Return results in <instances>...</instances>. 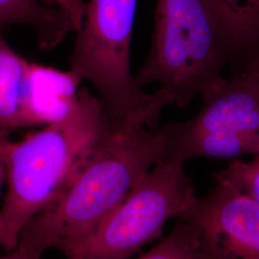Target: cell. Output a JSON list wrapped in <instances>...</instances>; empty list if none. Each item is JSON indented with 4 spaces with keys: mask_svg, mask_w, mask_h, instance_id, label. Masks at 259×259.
I'll use <instances>...</instances> for the list:
<instances>
[{
    "mask_svg": "<svg viewBox=\"0 0 259 259\" xmlns=\"http://www.w3.org/2000/svg\"><path fill=\"white\" fill-rule=\"evenodd\" d=\"M81 83L71 70L32 63L23 103L24 127L47 126L65 117L78 99Z\"/></svg>",
    "mask_w": 259,
    "mask_h": 259,
    "instance_id": "8",
    "label": "cell"
},
{
    "mask_svg": "<svg viewBox=\"0 0 259 259\" xmlns=\"http://www.w3.org/2000/svg\"><path fill=\"white\" fill-rule=\"evenodd\" d=\"M111 127L101 99L82 89L65 117L18 142H2L7 192L0 226L5 250H14L28 223L63 195Z\"/></svg>",
    "mask_w": 259,
    "mask_h": 259,
    "instance_id": "2",
    "label": "cell"
},
{
    "mask_svg": "<svg viewBox=\"0 0 259 259\" xmlns=\"http://www.w3.org/2000/svg\"><path fill=\"white\" fill-rule=\"evenodd\" d=\"M10 24L34 28L38 45L44 49L57 47L73 31L64 13L38 0H0V27Z\"/></svg>",
    "mask_w": 259,
    "mask_h": 259,
    "instance_id": "11",
    "label": "cell"
},
{
    "mask_svg": "<svg viewBox=\"0 0 259 259\" xmlns=\"http://www.w3.org/2000/svg\"><path fill=\"white\" fill-rule=\"evenodd\" d=\"M31 64L0 37V142L25 128L23 103Z\"/></svg>",
    "mask_w": 259,
    "mask_h": 259,
    "instance_id": "9",
    "label": "cell"
},
{
    "mask_svg": "<svg viewBox=\"0 0 259 259\" xmlns=\"http://www.w3.org/2000/svg\"><path fill=\"white\" fill-rule=\"evenodd\" d=\"M213 177L214 180L226 182L259 202V157H253L249 161L233 159Z\"/></svg>",
    "mask_w": 259,
    "mask_h": 259,
    "instance_id": "13",
    "label": "cell"
},
{
    "mask_svg": "<svg viewBox=\"0 0 259 259\" xmlns=\"http://www.w3.org/2000/svg\"><path fill=\"white\" fill-rule=\"evenodd\" d=\"M37 255L29 252L27 250H22L19 247H16L14 250H10L5 255L0 256V259H40Z\"/></svg>",
    "mask_w": 259,
    "mask_h": 259,
    "instance_id": "16",
    "label": "cell"
},
{
    "mask_svg": "<svg viewBox=\"0 0 259 259\" xmlns=\"http://www.w3.org/2000/svg\"><path fill=\"white\" fill-rule=\"evenodd\" d=\"M138 0H91L76 32L70 70L93 84L110 120L157 129L173 100L157 90L145 93L131 69V44Z\"/></svg>",
    "mask_w": 259,
    "mask_h": 259,
    "instance_id": "3",
    "label": "cell"
},
{
    "mask_svg": "<svg viewBox=\"0 0 259 259\" xmlns=\"http://www.w3.org/2000/svg\"><path fill=\"white\" fill-rule=\"evenodd\" d=\"M3 244V234H2V230H1V226H0V246L2 247Z\"/></svg>",
    "mask_w": 259,
    "mask_h": 259,
    "instance_id": "18",
    "label": "cell"
},
{
    "mask_svg": "<svg viewBox=\"0 0 259 259\" xmlns=\"http://www.w3.org/2000/svg\"><path fill=\"white\" fill-rule=\"evenodd\" d=\"M2 142H0V190H1V186L3 185V182L6 181V165H5V159H4V153L2 149Z\"/></svg>",
    "mask_w": 259,
    "mask_h": 259,
    "instance_id": "17",
    "label": "cell"
},
{
    "mask_svg": "<svg viewBox=\"0 0 259 259\" xmlns=\"http://www.w3.org/2000/svg\"><path fill=\"white\" fill-rule=\"evenodd\" d=\"M165 157L167 141L160 128L111 123L63 195L28 223L17 247L41 257L49 249L61 250L80 239Z\"/></svg>",
    "mask_w": 259,
    "mask_h": 259,
    "instance_id": "1",
    "label": "cell"
},
{
    "mask_svg": "<svg viewBox=\"0 0 259 259\" xmlns=\"http://www.w3.org/2000/svg\"><path fill=\"white\" fill-rule=\"evenodd\" d=\"M237 73L252 83L259 91V55L248 62Z\"/></svg>",
    "mask_w": 259,
    "mask_h": 259,
    "instance_id": "15",
    "label": "cell"
},
{
    "mask_svg": "<svg viewBox=\"0 0 259 259\" xmlns=\"http://www.w3.org/2000/svg\"><path fill=\"white\" fill-rule=\"evenodd\" d=\"M48 7L60 10L70 20L73 31L77 32L83 23L85 5L83 0H38Z\"/></svg>",
    "mask_w": 259,
    "mask_h": 259,
    "instance_id": "14",
    "label": "cell"
},
{
    "mask_svg": "<svg viewBox=\"0 0 259 259\" xmlns=\"http://www.w3.org/2000/svg\"><path fill=\"white\" fill-rule=\"evenodd\" d=\"M209 2L231 45L232 59L246 65L259 55V0Z\"/></svg>",
    "mask_w": 259,
    "mask_h": 259,
    "instance_id": "10",
    "label": "cell"
},
{
    "mask_svg": "<svg viewBox=\"0 0 259 259\" xmlns=\"http://www.w3.org/2000/svg\"><path fill=\"white\" fill-rule=\"evenodd\" d=\"M232 50L209 0H157L148 56L135 80L156 83L179 108L219 83Z\"/></svg>",
    "mask_w": 259,
    "mask_h": 259,
    "instance_id": "4",
    "label": "cell"
},
{
    "mask_svg": "<svg viewBox=\"0 0 259 259\" xmlns=\"http://www.w3.org/2000/svg\"><path fill=\"white\" fill-rule=\"evenodd\" d=\"M177 221L165 237L138 259H212L194 226Z\"/></svg>",
    "mask_w": 259,
    "mask_h": 259,
    "instance_id": "12",
    "label": "cell"
},
{
    "mask_svg": "<svg viewBox=\"0 0 259 259\" xmlns=\"http://www.w3.org/2000/svg\"><path fill=\"white\" fill-rule=\"evenodd\" d=\"M183 160L165 157L93 231L61 249L65 259H128L161 237L198 197Z\"/></svg>",
    "mask_w": 259,
    "mask_h": 259,
    "instance_id": "5",
    "label": "cell"
},
{
    "mask_svg": "<svg viewBox=\"0 0 259 259\" xmlns=\"http://www.w3.org/2000/svg\"><path fill=\"white\" fill-rule=\"evenodd\" d=\"M178 220L194 226L212 259H259V202L226 182Z\"/></svg>",
    "mask_w": 259,
    "mask_h": 259,
    "instance_id": "7",
    "label": "cell"
},
{
    "mask_svg": "<svg viewBox=\"0 0 259 259\" xmlns=\"http://www.w3.org/2000/svg\"><path fill=\"white\" fill-rule=\"evenodd\" d=\"M202 107L192 118L171 121L160 130L167 157H259V91L238 73L224 78L202 95Z\"/></svg>",
    "mask_w": 259,
    "mask_h": 259,
    "instance_id": "6",
    "label": "cell"
}]
</instances>
